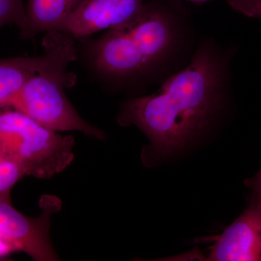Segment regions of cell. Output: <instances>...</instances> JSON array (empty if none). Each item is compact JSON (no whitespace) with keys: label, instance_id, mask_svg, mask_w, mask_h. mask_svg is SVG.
Wrapping results in <instances>:
<instances>
[{"label":"cell","instance_id":"cell-5","mask_svg":"<svg viewBox=\"0 0 261 261\" xmlns=\"http://www.w3.org/2000/svg\"><path fill=\"white\" fill-rule=\"evenodd\" d=\"M44 197L42 214L36 218L24 216L11 202L0 200V242L12 252H25L34 260H57L49 231L51 216L61 208V202L55 196Z\"/></svg>","mask_w":261,"mask_h":261},{"label":"cell","instance_id":"cell-6","mask_svg":"<svg viewBox=\"0 0 261 261\" xmlns=\"http://www.w3.org/2000/svg\"><path fill=\"white\" fill-rule=\"evenodd\" d=\"M145 0H87L58 31L76 39L128 23L140 13Z\"/></svg>","mask_w":261,"mask_h":261},{"label":"cell","instance_id":"cell-13","mask_svg":"<svg viewBox=\"0 0 261 261\" xmlns=\"http://www.w3.org/2000/svg\"><path fill=\"white\" fill-rule=\"evenodd\" d=\"M245 185L252 192V200L261 204V168L255 176L245 181Z\"/></svg>","mask_w":261,"mask_h":261},{"label":"cell","instance_id":"cell-2","mask_svg":"<svg viewBox=\"0 0 261 261\" xmlns=\"http://www.w3.org/2000/svg\"><path fill=\"white\" fill-rule=\"evenodd\" d=\"M198 42L181 7L155 0L145 3L128 23L94 41L89 62L118 87L162 84L190 63Z\"/></svg>","mask_w":261,"mask_h":261},{"label":"cell","instance_id":"cell-9","mask_svg":"<svg viewBox=\"0 0 261 261\" xmlns=\"http://www.w3.org/2000/svg\"><path fill=\"white\" fill-rule=\"evenodd\" d=\"M45 61L44 53L40 56L0 58V108L8 106Z\"/></svg>","mask_w":261,"mask_h":261},{"label":"cell","instance_id":"cell-14","mask_svg":"<svg viewBox=\"0 0 261 261\" xmlns=\"http://www.w3.org/2000/svg\"><path fill=\"white\" fill-rule=\"evenodd\" d=\"M12 252H13L11 251L9 247H7L5 244L0 242V258L7 256V255H9Z\"/></svg>","mask_w":261,"mask_h":261},{"label":"cell","instance_id":"cell-1","mask_svg":"<svg viewBox=\"0 0 261 261\" xmlns=\"http://www.w3.org/2000/svg\"><path fill=\"white\" fill-rule=\"evenodd\" d=\"M235 53L212 38L202 39L190 63L157 92L123 103L118 123L137 127L150 142L142 152L144 164L175 153L221 119L231 97Z\"/></svg>","mask_w":261,"mask_h":261},{"label":"cell","instance_id":"cell-10","mask_svg":"<svg viewBox=\"0 0 261 261\" xmlns=\"http://www.w3.org/2000/svg\"><path fill=\"white\" fill-rule=\"evenodd\" d=\"M24 176L18 165L0 152V200L11 202L12 189Z\"/></svg>","mask_w":261,"mask_h":261},{"label":"cell","instance_id":"cell-3","mask_svg":"<svg viewBox=\"0 0 261 261\" xmlns=\"http://www.w3.org/2000/svg\"><path fill=\"white\" fill-rule=\"evenodd\" d=\"M44 34L45 63L6 108L20 111L55 132L77 130L104 140V132L84 121L65 94V89L73 83L67 69L78 55L74 39L61 31Z\"/></svg>","mask_w":261,"mask_h":261},{"label":"cell","instance_id":"cell-11","mask_svg":"<svg viewBox=\"0 0 261 261\" xmlns=\"http://www.w3.org/2000/svg\"><path fill=\"white\" fill-rule=\"evenodd\" d=\"M27 20L23 0H0V29L15 25L21 31Z\"/></svg>","mask_w":261,"mask_h":261},{"label":"cell","instance_id":"cell-12","mask_svg":"<svg viewBox=\"0 0 261 261\" xmlns=\"http://www.w3.org/2000/svg\"><path fill=\"white\" fill-rule=\"evenodd\" d=\"M202 3L209 0H187ZM228 4L238 12L252 18L261 19V0H226Z\"/></svg>","mask_w":261,"mask_h":261},{"label":"cell","instance_id":"cell-8","mask_svg":"<svg viewBox=\"0 0 261 261\" xmlns=\"http://www.w3.org/2000/svg\"><path fill=\"white\" fill-rule=\"evenodd\" d=\"M87 0H29L27 20L20 31L22 39L35 37L39 33L58 30L62 24Z\"/></svg>","mask_w":261,"mask_h":261},{"label":"cell","instance_id":"cell-7","mask_svg":"<svg viewBox=\"0 0 261 261\" xmlns=\"http://www.w3.org/2000/svg\"><path fill=\"white\" fill-rule=\"evenodd\" d=\"M208 260H261V204L250 201L243 214L216 238Z\"/></svg>","mask_w":261,"mask_h":261},{"label":"cell","instance_id":"cell-4","mask_svg":"<svg viewBox=\"0 0 261 261\" xmlns=\"http://www.w3.org/2000/svg\"><path fill=\"white\" fill-rule=\"evenodd\" d=\"M75 140L13 108H0V152L25 176L49 178L66 169L74 158Z\"/></svg>","mask_w":261,"mask_h":261}]
</instances>
